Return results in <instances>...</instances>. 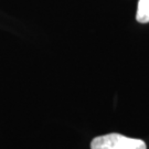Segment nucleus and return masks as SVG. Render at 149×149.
<instances>
[{
  "label": "nucleus",
  "instance_id": "1",
  "mask_svg": "<svg viewBox=\"0 0 149 149\" xmlns=\"http://www.w3.org/2000/svg\"><path fill=\"white\" fill-rule=\"evenodd\" d=\"M91 149H147V146L141 139L114 133L94 138L91 143Z\"/></svg>",
  "mask_w": 149,
  "mask_h": 149
},
{
  "label": "nucleus",
  "instance_id": "2",
  "mask_svg": "<svg viewBox=\"0 0 149 149\" xmlns=\"http://www.w3.org/2000/svg\"><path fill=\"white\" fill-rule=\"evenodd\" d=\"M136 19L140 23L149 22V0H139Z\"/></svg>",
  "mask_w": 149,
  "mask_h": 149
}]
</instances>
